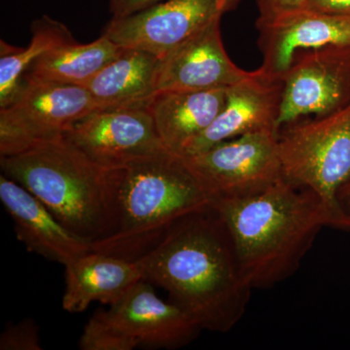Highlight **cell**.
I'll return each instance as SVG.
<instances>
[{"label": "cell", "instance_id": "13", "mask_svg": "<svg viewBox=\"0 0 350 350\" xmlns=\"http://www.w3.org/2000/svg\"><path fill=\"white\" fill-rule=\"evenodd\" d=\"M283 82L262 75L259 68L226 88L224 107L213 124L195 138L181 157L196 155L214 145L262 131L280 133L278 120Z\"/></svg>", "mask_w": 350, "mask_h": 350}, {"label": "cell", "instance_id": "15", "mask_svg": "<svg viewBox=\"0 0 350 350\" xmlns=\"http://www.w3.org/2000/svg\"><path fill=\"white\" fill-rule=\"evenodd\" d=\"M0 200L14 222L16 234L31 252L64 267L92 251L91 243L75 236L29 190L4 174Z\"/></svg>", "mask_w": 350, "mask_h": 350}, {"label": "cell", "instance_id": "11", "mask_svg": "<svg viewBox=\"0 0 350 350\" xmlns=\"http://www.w3.org/2000/svg\"><path fill=\"white\" fill-rule=\"evenodd\" d=\"M256 29L262 57L259 70L282 81L299 52L350 45V15L305 8L256 24Z\"/></svg>", "mask_w": 350, "mask_h": 350}, {"label": "cell", "instance_id": "10", "mask_svg": "<svg viewBox=\"0 0 350 350\" xmlns=\"http://www.w3.org/2000/svg\"><path fill=\"white\" fill-rule=\"evenodd\" d=\"M64 138L103 169L169 151L147 107L96 110L78 122Z\"/></svg>", "mask_w": 350, "mask_h": 350}, {"label": "cell", "instance_id": "14", "mask_svg": "<svg viewBox=\"0 0 350 350\" xmlns=\"http://www.w3.org/2000/svg\"><path fill=\"white\" fill-rule=\"evenodd\" d=\"M107 312L138 347L180 349L191 344L202 331L178 306L159 298L151 283L144 280L110 305Z\"/></svg>", "mask_w": 350, "mask_h": 350}, {"label": "cell", "instance_id": "4", "mask_svg": "<svg viewBox=\"0 0 350 350\" xmlns=\"http://www.w3.org/2000/svg\"><path fill=\"white\" fill-rule=\"evenodd\" d=\"M2 174L48 207L68 230L92 244L110 230V199L105 169L66 138L0 157Z\"/></svg>", "mask_w": 350, "mask_h": 350}, {"label": "cell", "instance_id": "17", "mask_svg": "<svg viewBox=\"0 0 350 350\" xmlns=\"http://www.w3.org/2000/svg\"><path fill=\"white\" fill-rule=\"evenodd\" d=\"M160 64L148 51L123 47L85 88L98 110L145 108L157 93Z\"/></svg>", "mask_w": 350, "mask_h": 350}, {"label": "cell", "instance_id": "9", "mask_svg": "<svg viewBox=\"0 0 350 350\" xmlns=\"http://www.w3.org/2000/svg\"><path fill=\"white\" fill-rule=\"evenodd\" d=\"M243 0H165L123 19L103 33L121 47L148 51L163 59L200 29L236 10Z\"/></svg>", "mask_w": 350, "mask_h": 350}, {"label": "cell", "instance_id": "1", "mask_svg": "<svg viewBox=\"0 0 350 350\" xmlns=\"http://www.w3.org/2000/svg\"><path fill=\"white\" fill-rule=\"evenodd\" d=\"M137 262L144 280L167 290L202 330L228 333L246 312L253 288L213 206L177 221Z\"/></svg>", "mask_w": 350, "mask_h": 350}, {"label": "cell", "instance_id": "22", "mask_svg": "<svg viewBox=\"0 0 350 350\" xmlns=\"http://www.w3.org/2000/svg\"><path fill=\"white\" fill-rule=\"evenodd\" d=\"M1 350H42L38 324L33 319H25L7 325L0 336Z\"/></svg>", "mask_w": 350, "mask_h": 350}, {"label": "cell", "instance_id": "7", "mask_svg": "<svg viewBox=\"0 0 350 350\" xmlns=\"http://www.w3.org/2000/svg\"><path fill=\"white\" fill-rule=\"evenodd\" d=\"M182 158L211 202L260 194L284 177L273 131L247 133Z\"/></svg>", "mask_w": 350, "mask_h": 350}, {"label": "cell", "instance_id": "5", "mask_svg": "<svg viewBox=\"0 0 350 350\" xmlns=\"http://www.w3.org/2000/svg\"><path fill=\"white\" fill-rule=\"evenodd\" d=\"M278 152L285 178L319 196L332 227L350 230V218L338 202L340 188L350 179V103L282 128Z\"/></svg>", "mask_w": 350, "mask_h": 350}, {"label": "cell", "instance_id": "24", "mask_svg": "<svg viewBox=\"0 0 350 350\" xmlns=\"http://www.w3.org/2000/svg\"><path fill=\"white\" fill-rule=\"evenodd\" d=\"M163 1L165 0H109L111 19H123Z\"/></svg>", "mask_w": 350, "mask_h": 350}, {"label": "cell", "instance_id": "16", "mask_svg": "<svg viewBox=\"0 0 350 350\" xmlns=\"http://www.w3.org/2000/svg\"><path fill=\"white\" fill-rule=\"evenodd\" d=\"M66 268V291L63 308L85 312L94 301L116 303L135 283L144 280L137 261L90 251Z\"/></svg>", "mask_w": 350, "mask_h": 350}, {"label": "cell", "instance_id": "12", "mask_svg": "<svg viewBox=\"0 0 350 350\" xmlns=\"http://www.w3.org/2000/svg\"><path fill=\"white\" fill-rule=\"evenodd\" d=\"M221 20L213 21L161 59L157 93L226 89L250 75L226 52Z\"/></svg>", "mask_w": 350, "mask_h": 350}, {"label": "cell", "instance_id": "3", "mask_svg": "<svg viewBox=\"0 0 350 350\" xmlns=\"http://www.w3.org/2000/svg\"><path fill=\"white\" fill-rule=\"evenodd\" d=\"M110 230L92 250L137 261L181 218L211 200L181 156L170 151L105 169Z\"/></svg>", "mask_w": 350, "mask_h": 350}, {"label": "cell", "instance_id": "18", "mask_svg": "<svg viewBox=\"0 0 350 350\" xmlns=\"http://www.w3.org/2000/svg\"><path fill=\"white\" fill-rule=\"evenodd\" d=\"M226 89L160 92L147 105L163 146L182 156L224 107Z\"/></svg>", "mask_w": 350, "mask_h": 350}, {"label": "cell", "instance_id": "26", "mask_svg": "<svg viewBox=\"0 0 350 350\" xmlns=\"http://www.w3.org/2000/svg\"><path fill=\"white\" fill-rule=\"evenodd\" d=\"M338 202L345 213L350 218V179L340 188L338 192Z\"/></svg>", "mask_w": 350, "mask_h": 350}, {"label": "cell", "instance_id": "20", "mask_svg": "<svg viewBox=\"0 0 350 350\" xmlns=\"http://www.w3.org/2000/svg\"><path fill=\"white\" fill-rule=\"evenodd\" d=\"M31 33V41L27 48H14L1 40L0 108L6 107L15 98L25 73L34 62L51 50L76 42L66 25L47 15L32 23Z\"/></svg>", "mask_w": 350, "mask_h": 350}, {"label": "cell", "instance_id": "6", "mask_svg": "<svg viewBox=\"0 0 350 350\" xmlns=\"http://www.w3.org/2000/svg\"><path fill=\"white\" fill-rule=\"evenodd\" d=\"M96 110L85 87L25 77L15 98L0 108V157L63 138Z\"/></svg>", "mask_w": 350, "mask_h": 350}, {"label": "cell", "instance_id": "25", "mask_svg": "<svg viewBox=\"0 0 350 350\" xmlns=\"http://www.w3.org/2000/svg\"><path fill=\"white\" fill-rule=\"evenodd\" d=\"M306 8L319 12L350 15V0H308Z\"/></svg>", "mask_w": 350, "mask_h": 350}, {"label": "cell", "instance_id": "2", "mask_svg": "<svg viewBox=\"0 0 350 350\" xmlns=\"http://www.w3.org/2000/svg\"><path fill=\"white\" fill-rule=\"evenodd\" d=\"M211 206L253 289H268L293 276L322 228L332 227L319 196L285 177L260 194L213 200Z\"/></svg>", "mask_w": 350, "mask_h": 350}, {"label": "cell", "instance_id": "23", "mask_svg": "<svg viewBox=\"0 0 350 350\" xmlns=\"http://www.w3.org/2000/svg\"><path fill=\"white\" fill-rule=\"evenodd\" d=\"M256 24H262L285 14L305 9L308 0H256Z\"/></svg>", "mask_w": 350, "mask_h": 350}, {"label": "cell", "instance_id": "19", "mask_svg": "<svg viewBox=\"0 0 350 350\" xmlns=\"http://www.w3.org/2000/svg\"><path fill=\"white\" fill-rule=\"evenodd\" d=\"M122 50L123 47L103 33L94 42L76 41L45 53L34 62L25 77L85 87Z\"/></svg>", "mask_w": 350, "mask_h": 350}, {"label": "cell", "instance_id": "21", "mask_svg": "<svg viewBox=\"0 0 350 350\" xmlns=\"http://www.w3.org/2000/svg\"><path fill=\"white\" fill-rule=\"evenodd\" d=\"M137 347V342L115 324L105 310L94 313L79 340L82 350H133Z\"/></svg>", "mask_w": 350, "mask_h": 350}, {"label": "cell", "instance_id": "8", "mask_svg": "<svg viewBox=\"0 0 350 350\" xmlns=\"http://www.w3.org/2000/svg\"><path fill=\"white\" fill-rule=\"evenodd\" d=\"M282 82L278 131L338 111L350 103V45L299 52Z\"/></svg>", "mask_w": 350, "mask_h": 350}]
</instances>
